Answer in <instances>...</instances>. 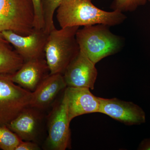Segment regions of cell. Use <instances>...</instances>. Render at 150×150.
I'll return each instance as SVG.
<instances>
[{
	"label": "cell",
	"instance_id": "3",
	"mask_svg": "<svg viewBox=\"0 0 150 150\" xmlns=\"http://www.w3.org/2000/svg\"><path fill=\"white\" fill-rule=\"evenodd\" d=\"M79 26L55 28L47 36L45 56L51 74H64L67 67L79 52L76 39Z\"/></svg>",
	"mask_w": 150,
	"mask_h": 150
},
{
	"label": "cell",
	"instance_id": "8",
	"mask_svg": "<svg viewBox=\"0 0 150 150\" xmlns=\"http://www.w3.org/2000/svg\"><path fill=\"white\" fill-rule=\"evenodd\" d=\"M95 65L80 51L68 65L63 74L67 87L94 89L98 76Z\"/></svg>",
	"mask_w": 150,
	"mask_h": 150
},
{
	"label": "cell",
	"instance_id": "12",
	"mask_svg": "<svg viewBox=\"0 0 150 150\" xmlns=\"http://www.w3.org/2000/svg\"><path fill=\"white\" fill-rule=\"evenodd\" d=\"M67 87L63 74H49L33 92L30 107L38 109L48 107L58 94Z\"/></svg>",
	"mask_w": 150,
	"mask_h": 150
},
{
	"label": "cell",
	"instance_id": "5",
	"mask_svg": "<svg viewBox=\"0 0 150 150\" xmlns=\"http://www.w3.org/2000/svg\"><path fill=\"white\" fill-rule=\"evenodd\" d=\"M11 75H0V125H7L30 107L32 92L11 79Z\"/></svg>",
	"mask_w": 150,
	"mask_h": 150
},
{
	"label": "cell",
	"instance_id": "19",
	"mask_svg": "<svg viewBox=\"0 0 150 150\" xmlns=\"http://www.w3.org/2000/svg\"><path fill=\"white\" fill-rule=\"evenodd\" d=\"M40 148L36 143L31 141H22L15 150H39Z\"/></svg>",
	"mask_w": 150,
	"mask_h": 150
},
{
	"label": "cell",
	"instance_id": "20",
	"mask_svg": "<svg viewBox=\"0 0 150 150\" xmlns=\"http://www.w3.org/2000/svg\"><path fill=\"white\" fill-rule=\"evenodd\" d=\"M138 149L150 150V138L143 140L139 145Z\"/></svg>",
	"mask_w": 150,
	"mask_h": 150
},
{
	"label": "cell",
	"instance_id": "9",
	"mask_svg": "<svg viewBox=\"0 0 150 150\" xmlns=\"http://www.w3.org/2000/svg\"><path fill=\"white\" fill-rule=\"evenodd\" d=\"M100 101L99 112L126 124L140 125L145 123L146 114L140 106L130 101L117 98H100Z\"/></svg>",
	"mask_w": 150,
	"mask_h": 150
},
{
	"label": "cell",
	"instance_id": "15",
	"mask_svg": "<svg viewBox=\"0 0 150 150\" xmlns=\"http://www.w3.org/2000/svg\"><path fill=\"white\" fill-rule=\"evenodd\" d=\"M62 0H42V9L45 28L44 32L48 35L56 28L54 25V16L55 11L61 4Z\"/></svg>",
	"mask_w": 150,
	"mask_h": 150
},
{
	"label": "cell",
	"instance_id": "10",
	"mask_svg": "<svg viewBox=\"0 0 150 150\" xmlns=\"http://www.w3.org/2000/svg\"><path fill=\"white\" fill-rule=\"evenodd\" d=\"M87 88L67 87L65 89L70 122L79 115L99 112L100 97L95 96Z\"/></svg>",
	"mask_w": 150,
	"mask_h": 150
},
{
	"label": "cell",
	"instance_id": "17",
	"mask_svg": "<svg viewBox=\"0 0 150 150\" xmlns=\"http://www.w3.org/2000/svg\"><path fill=\"white\" fill-rule=\"evenodd\" d=\"M147 1V0H114L111 8L122 13L134 11L139 7L145 5Z\"/></svg>",
	"mask_w": 150,
	"mask_h": 150
},
{
	"label": "cell",
	"instance_id": "2",
	"mask_svg": "<svg viewBox=\"0 0 150 150\" xmlns=\"http://www.w3.org/2000/svg\"><path fill=\"white\" fill-rule=\"evenodd\" d=\"M109 27L102 24L88 25L79 28L76 33L80 51L96 64L123 48V38L112 33Z\"/></svg>",
	"mask_w": 150,
	"mask_h": 150
},
{
	"label": "cell",
	"instance_id": "14",
	"mask_svg": "<svg viewBox=\"0 0 150 150\" xmlns=\"http://www.w3.org/2000/svg\"><path fill=\"white\" fill-rule=\"evenodd\" d=\"M24 63L10 43L0 35V75H12Z\"/></svg>",
	"mask_w": 150,
	"mask_h": 150
},
{
	"label": "cell",
	"instance_id": "21",
	"mask_svg": "<svg viewBox=\"0 0 150 150\" xmlns=\"http://www.w3.org/2000/svg\"><path fill=\"white\" fill-rule=\"evenodd\" d=\"M148 1H149V2H150V0H147Z\"/></svg>",
	"mask_w": 150,
	"mask_h": 150
},
{
	"label": "cell",
	"instance_id": "11",
	"mask_svg": "<svg viewBox=\"0 0 150 150\" xmlns=\"http://www.w3.org/2000/svg\"><path fill=\"white\" fill-rule=\"evenodd\" d=\"M48 64L44 58L32 59L24 62L16 72L11 75V79L23 88L33 92L48 76Z\"/></svg>",
	"mask_w": 150,
	"mask_h": 150
},
{
	"label": "cell",
	"instance_id": "4",
	"mask_svg": "<svg viewBox=\"0 0 150 150\" xmlns=\"http://www.w3.org/2000/svg\"><path fill=\"white\" fill-rule=\"evenodd\" d=\"M34 20L31 0H0V32L11 30L26 36L35 29Z\"/></svg>",
	"mask_w": 150,
	"mask_h": 150
},
{
	"label": "cell",
	"instance_id": "18",
	"mask_svg": "<svg viewBox=\"0 0 150 150\" xmlns=\"http://www.w3.org/2000/svg\"><path fill=\"white\" fill-rule=\"evenodd\" d=\"M33 4L35 13L34 28L44 29L45 22L42 9V0H31Z\"/></svg>",
	"mask_w": 150,
	"mask_h": 150
},
{
	"label": "cell",
	"instance_id": "7",
	"mask_svg": "<svg viewBox=\"0 0 150 150\" xmlns=\"http://www.w3.org/2000/svg\"><path fill=\"white\" fill-rule=\"evenodd\" d=\"M0 35L10 43L24 62L43 58L48 35L43 29H34L26 36L19 35L11 30H4Z\"/></svg>",
	"mask_w": 150,
	"mask_h": 150
},
{
	"label": "cell",
	"instance_id": "16",
	"mask_svg": "<svg viewBox=\"0 0 150 150\" xmlns=\"http://www.w3.org/2000/svg\"><path fill=\"white\" fill-rule=\"evenodd\" d=\"M22 141L6 125H0V149L15 150Z\"/></svg>",
	"mask_w": 150,
	"mask_h": 150
},
{
	"label": "cell",
	"instance_id": "1",
	"mask_svg": "<svg viewBox=\"0 0 150 150\" xmlns=\"http://www.w3.org/2000/svg\"><path fill=\"white\" fill-rule=\"evenodd\" d=\"M61 28L102 24L114 26L123 23L127 17L117 10L106 11L94 5L91 0H62L56 10Z\"/></svg>",
	"mask_w": 150,
	"mask_h": 150
},
{
	"label": "cell",
	"instance_id": "13",
	"mask_svg": "<svg viewBox=\"0 0 150 150\" xmlns=\"http://www.w3.org/2000/svg\"><path fill=\"white\" fill-rule=\"evenodd\" d=\"M40 119L39 113L33 108H26L7 125L22 141H34Z\"/></svg>",
	"mask_w": 150,
	"mask_h": 150
},
{
	"label": "cell",
	"instance_id": "6",
	"mask_svg": "<svg viewBox=\"0 0 150 150\" xmlns=\"http://www.w3.org/2000/svg\"><path fill=\"white\" fill-rule=\"evenodd\" d=\"M46 148L51 150H65L71 147V133L66 95L54 106L49 115Z\"/></svg>",
	"mask_w": 150,
	"mask_h": 150
}]
</instances>
